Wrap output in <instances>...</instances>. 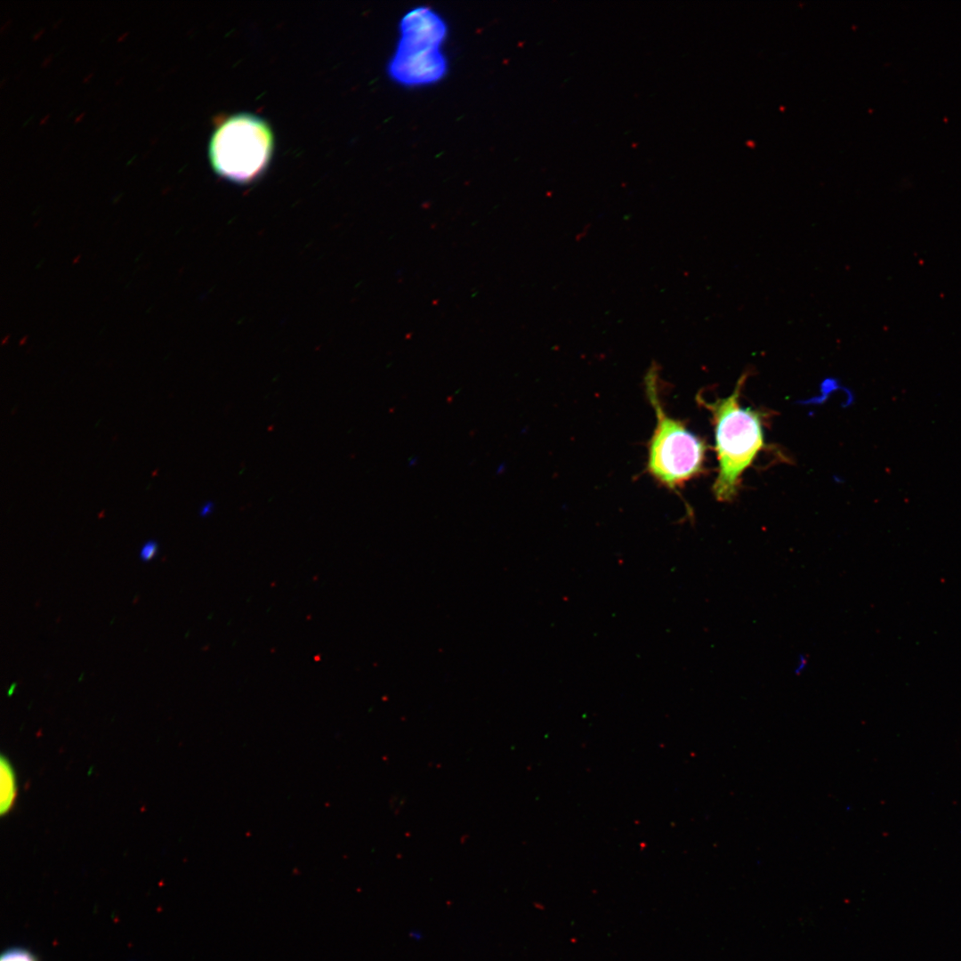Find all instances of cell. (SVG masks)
Segmentation results:
<instances>
[{"instance_id":"3957f363","label":"cell","mask_w":961,"mask_h":961,"mask_svg":"<svg viewBox=\"0 0 961 961\" xmlns=\"http://www.w3.org/2000/svg\"><path fill=\"white\" fill-rule=\"evenodd\" d=\"M273 134L268 123L246 113L219 122L209 142V159L216 174L239 184L258 178L269 165Z\"/></svg>"},{"instance_id":"9c48e42d","label":"cell","mask_w":961,"mask_h":961,"mask_svg":"<svg viewBox=\"0 0 961 961\" xmlns=\"http://www.w3.org/2000/svg\"><path fill=\"white\" fill-rule=\"evenodd\" d=\"M214 505L211 501L206 502L200 508L199 515L201 517L208 516L214 511Z\"/></svg>"},{"instance_id":"30bf717a","label":"cell","mask_w":961,"mask_h":961,"mask_svg":"<svg viewBox=\"0 0 961 961\" xmlns=\"http://www.w3.org/2000/svg\"><path fill=\"white\" fill-rule=\"evenodd\" d=\"M806 663H807V661L805 659V657L801 656L800 659H799V663H798L797 666L795 667V672H796L797 674H799L801 673V671H803L805 668Z\"/></svg>"},{"instance_id":"7a4b0ae2","label":"cell","mask_w":961,"mask_h":961,"mask_svg":"<svg viewBox=\"0 0 961 961\" xmlns=\"http://www.w3.org/2000/svg\"><path fill=\"white\" fill-rule=\"evenodd\" d=\"M658 370L652 363L644 376L657 419L648 443L647 470L658 483L675 490L703 471L706 446L682 421L666 412L658 393Z\"/></svg>"},{"instance_id":"52a82bcc","label":"cell","mask_w":961,"mask_h":961,"mask_svg":"<svg viewBox=\"0 0 961 961\" xmlns=\"http://www.w3.org/2000/svg\"><path fill=\"white\" fill-rule=\"evenodd\" d=\"M0 961H36L35 957L23 949H11L5 951Z\"/></svg>"},{"instance_id":"8992f818","label":"cell","mask_w":961,"mask_h":961,"mask_svg":"<svg viewBox=\"0 0 961 961\" xmlns=\"http://www.w3.org/2000/svg\"><path fill=\"white\" fill-rule=\"evenodd\" d=\"M1 793L0 812L2 814L8 812L12 808L16 794L15 776L9 762L4 757L1 759Z\"/></svg>"},{"instance_id":"6da1fadb","label":"cell","mask_w":961,"mask_h":961,"mask_svg":"<svg viewBox=\"0 0 961 961\" xmlns=\"http://www.w3.org/2000/svg\"><path fill=\"white\" fill-rule=\"evenodd\" d=\"M746 379L747 375H743L733 392L726 398L713 402L699 398L712 415L719 464L713 492L722 502L734 498L740 476L763 444V414L739 404V394Z\"/></svg>"},{"instance_id":"ba28073f","label":"cell","mask_w":961,"mask_h":961,"mask_svg":"<svg viewBox=\"0 0 961 961\" xmlns=\"http://www.w3.org/2000/svg\"><path fill=\"white\" fill-rule=\"evenodd\" d=\"M158 545L155 540L147 541L141 547L140 558L142 561L151 560L157 553Z\"/></svg>"},{"instance_id":"5b68a950","label":"cell","mask_w":961,"mask_h":961,"mask_svg":"<svg viewBox=\"0 0 961 961\" xmlns=\"http://www.w3.org/2000/svg\"><path fill=\"white\" fill-rule=\"evenodd\" d=\"M448 27L441 16L427 6L415 7L407 12L399 24V36L421 39L442 45Z\"/></svg>"},{"instance_id":"277c9868","label":"cell","mask_w":961,"mask_h":961,"mask_svg":"<svg viewBox=\"0 0 961 961\" xmlns=\"http://www.w3.org/2000/svg\"><path fill=\"white\" fill-rule=\"evenodd\" d=\"M442 45L423 40L400 38L388 63L390 77L405 86L432 85L448 70Z\"/></svg>"}]
</instances>
